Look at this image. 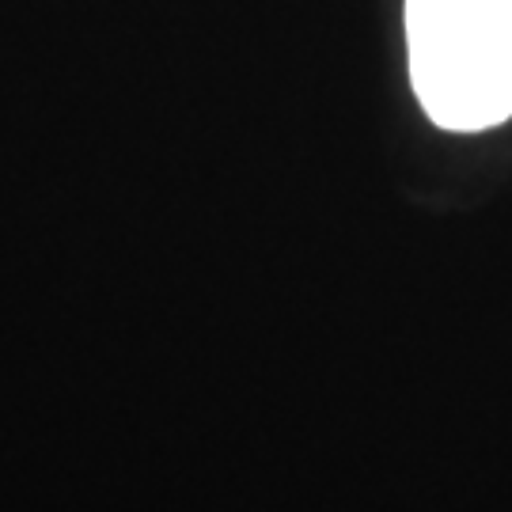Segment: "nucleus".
<instances>
[{"label":"nucleus","mask_w":512,"mask_h":512,"mask_svg":"<svg viewBox=\"0 0 512 512\" xmlns=\"http://www.w3.org/2000/svg\"><path fill=\"white\" fill-rule=\"evenodd\" d=\"M410 84L429 122L482 133L512 118V0H406Z\"/></svg>","instance_id":"1"}]
</instances>
